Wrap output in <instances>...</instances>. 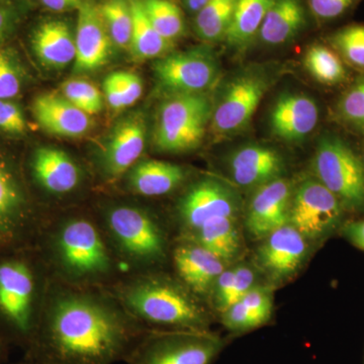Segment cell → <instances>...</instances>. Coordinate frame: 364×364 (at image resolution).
Masks as SVG:
<instances>
[{
    "mask_svg": "<svg viewBox=\"0 0 364 364\" xmlns=\"http://www.w3.org/2000/svg\"><path fill=\"white\" fill-rule=\"evenodd\" d=\"M330 42L349 64L364 69V25L343 26L333 33Z\"/></svg>",
    "mask_w": 364,
    "mask_h": 364,
    "instance_id": "obj_33",
    "label": "cell"
},
{
    "mask_svg": "<svg viewBox=\"0 0 364 364\" xmlns=\"http://www.w3.org/2000/svg\"><path fill=\"white\" fill-rule=\"evenodd\" d=\"M148 20L164 39L173 43L186 31L183 13L171 0H141Z\"/></svg>",
    "mask_w": 364,
    "mask_h": 364,
    "instance_id": "obj_30",
    "label": "cell"
},
{
    "mask_svg": "<svg viewBox=\"0 0 364 364\" xmlns=\"http://www.w3.org/2000/svg\"><path fill=\"white\" fill-rule=\"evenodd\" d=\"M171 259L177 279L198 298H210L215 282L228 267L214 253L191 239H179Z\"/></svg>",
    "mask_w": 364,
    "mask_h": 364,
    "instance_id": "obj_17",
    "label": "cell"
},
{
    "mask_svg": "<svg viewBox=\"0 0 364 364\" xmlns=\"http://www.w3.org/2000/svg\"><path fill=\"white\" fill-rule=\"evenodd\" d=\"M343 234L354 246L364 251V220L345 225Z\"/></svg>",
    "mask_w": 364,
    "mask_h": 364,
    "instance_id": "obj_45",
    "label": "cell"
},
{
    "mask_svg": "<svg viewBox=\"0 0 364 364\" xmlns=\"http://www.w3.org/2000/svg\"><path fill=\"white\" fill-rule=\"evenodd\" d=\"M361 1L363 0H308L311 13L322 23L343 18Z\"/></svg>",
    "mask_w": 364,
    "mask_h": 364,
    "instance_id": "obj_39",
    "label": "cell"
},
{
    "mask_svg": "<svg viewBox=\"0 0 364 364\" xmlns=\"http://www.w3.org/2000/svg\"><path fill=\"white\" fill-rule=\"evenodd\" d=\"M318 122L317 104L301 93L280 95L269 117L273 135L287 142H301L315 130Z\"/></svg>",
    "mask_w": 364,
    "mask_h": 364,
    "instance_id": "obj_21",
    "label": "cell"
},
{
    "mask_svg": "<svg viewBox=\"0 0 364 364\" xmlns=\"http://www.w3.org/2000/svg\"><path fill=\"white\" fill-rule=\"evenodd\" d=\"M184 6L191 14H198L210 0H182Z\"/></svg>",
    "mask_w": 364,
    "mask_h": 364,
    "instance_id": "obj_47",
    "label": "cell"
},
{
    "mask_svg": "<svg viewBox=\"0 0 364 364\" xmlns=\"http://www.w3.org/2000/svg\"><path fill=\"white\" fill-rule=\"evenodd\" d=\"M313 167L316 178L338 198L345 210L364 208V165L343 140L323 136Z\"/></svg>",
    "mask_w": 364,
    "mask_h": 364,
    "instance_id": "obj_9",
    "label": "cell"
},
{
    "mask_svg": "<svg viewBox=\"0 0 364 364\" xmlns=\"http://www.w3.org/2000/svg\"><path fill=\"white\" fill-rule=\"evenodd\" d=\"M97 219L124 275L158 272L171 255L161 223L142 205L112 203Z\"/></svg>",
    "mask_w": 364,
    "mask_h": 364,
    "instance_id": "obj_5",
    "label": "cell"
},
{
    "mask_svg": "<svg viewBox=\"0 0 364 364\" xmlns=\"http://www.w3.org/2000/svg\"><path fill=\"white\" fill-rule=\"evenodd\" d=\"M28 11L26 0H0V46L16 31Z\"/></svg>",
    "mask_w": 364,
    "mask_h": 364,
    "instance_id": "obj_38",
    "label": "cell"
},
{
    "mask_svg": "<svg viewBox=\"0 0 364 364\" xmlns=\"http://www.w3.org/2000/svg\"><path fill=\"white\" fill-rule=\"evenodd\" d=\"M133 30L129 51L136 61L159 59L168 54L173 47L155 30L144 11L141 0H131Z\"/></svg>",
    "mask_w": 364,
    "mask_h": 364,
    "instance_id": "obj_27",
    "label": "cell"
},
{
    "mask_svg": "<svg viewBox=\"0 0 364 364\" xmlns=\"http://www.w3.org/2000/svg\"><path fill=\"white\" fill-rule=\"evenodd\" d=\"M107 289L148 330L210 331V310L177 277L158 272L124 275Z\"/></svg>",
    "mask_w": 364,
    "mask_h": 364,
    "instance_id": "obj_3",
    "label": "cell"
},
{
    "mask_svg": "<svg viewBox=\"0 0 364 364\" xmlns=\"http://www.w3.org/2000/svg\"><path fill=\"white\" fill-rule=\"evenodd\" d=\"M240 301L247 308L259 327L269 322L273 312V294L269 287H254Z\"/></svg>",
    "mask_w": 364,
    "mask_h": 364,
    "instance_id": "obj_37",
    "label": "cell"
},
{
    "mask_svg": "<svg viewBox=\"0 0 364 364\" xmlns=\"http://www.w3.org/2000/svg\"><path fill=\"white\" fill-rule=\"evenodd\" d=\"M306 25V9L301 0H273L258 38L269 46L287 44L298 37Z\"/></svg>",
    "mask_w": 364,
    "mask_h": 364,
    "instance_id": "obj_25",
    "label": "cell"
},
{
    "mask_svg": "<svg viewBox=\"0 0 364 364\" xmlns=\"http://www.w3.org/2000/svg\"><path fill=\"white\" fill-rule=\"evenodd\" d=\"M273 0H238L233 21L225 42L230 47L243 50L256 38Z\"/></svg>",
    "mask_w": 364,
    "mask_h": 364,
    "instance_id": "obj_28",
    "label": "cell"
},
{
    "mask_svg": "<svg viewBox=\"0 0 364 364\" xmlns=\"http://www.w3.org/2000/svg\"><path fill=\"white\" fill-rule=\"evenodd\" d=\"M214 102L208 93L169 95L157 112L153 144L159 152L195 150L212 119Z\"/></svg>",
    "mask_w": 364,
    "mask_h": 364,
    "instance_id": "obj_7",
    "label": "cell"
},
{
    "mask_svg": "<svg viewBox=\"0 0 364 364\" xmlns=\"http://www.w3.org/2000/svg\"><path fill=\"white\" fill-rule=\"evenodd\" d=\"M111 36L112 44L122 50L130 49L133 14L128 0H105L98 6Z\"/></svg>",
    "mask_w": 364,
    "mask_h": 364,
    "instance_id": "obj_32",
    "label": "cell"
},
{
    "mask_svg": "<svg viewBox=\"0 0 364 364\" xmlns=\"http://www.w3.org/2000/svg\"><path fill=\"white\" fill-rule=\"evenodd\" d=\"M116 80L126 107H131L142 97L143 81L140 76L130 71H117L112 73Z\"/></svg>",
    "mask_w": 364,
    "mask_h": 364,
    "instance_id": "obj_42",
    "label": "cell"
},
{
    "mask_svg": "<svg viewBox=\"0 0 364 364\" xmlns=\"http://www.w3.org/2000/svg\"><path fill=\"white\" fill-rule=\"evenodd\" d=\"M23 85V71L16 52L0 49V100H13Z\"/></svg>",
    "mask_w": 364,
    "mask_h": 364,
    "instance_id": "obj_35",
    "label": "cell"
},
{
    "mask_svg": "<svg viewBox=\"0 0 364 364\" xmlns=\"http://www.w3.org/2000/svg\"><path fill=\"white\" fill-rule=\"evenodd\" d=\"M147 331L107 287L72 286L49 275L25 359L35 364H114L126 361Z\"/></svg>",
    "mask_w": 364,
    "mask_h": 364,
    "instance_id": "obj_1",
    "label": "cell"
},
{
    "mask_svg": "<svg viewBox=\"0 0 364 364\" xmlns=\"http://www.w3.org/2000/svg\"><path fill=\"white\" fill-rule=\"evenodd\" d=\"M32 48L36 57L48 68H65L75 60V33L64 21L50 20L33 31Z\"/></svg>",
    "mask_w": 364,
    "mask_h": 364,
    "instance_id": "obj_24",
    "label": "cell"
},
{
    "mask_svg": "<svg viewBox=\"0 0 364 364\" xmlns=\"http://www.w3.org/2000/svg\"><path fill=\"white\" fill-rule=\"evenodd\" d=\"M238 0H210L196 14L195 30L208 44L221 42L226 38L233 21Z\"/></svg>",
    "mask_w": 364,
    "mask_h": 364,
    "instance_id": "obj_29",
    "label": "cell"
},
{
    "mask_svg": "<svg viewBox=\"0 0 364 364\" xmlns=\"http://www.w3.org/2000/svg\"><path fill=\"white\" fill-rule=\"evenodd\" d=\"M293 191L291 182L284 177L255 189L245 215L246 229L253 238L261 240L289 224Z\"/></svg>",
    "mask_w": 364,
    "mask_h": 364,
    "instance_id": "obj_18",
    "label": "cell"
},
{
    "mask_svg": "<svg viewBox=\"0 0 364 364\" xmlns=\"http://www.w3.org/2000/svg\"><path fill=\"white\" fill-rule=\"evenodd\" d=\"M229 171L237 186L258 188L282 178L286 161L279 151L259 144L243 146L229 158Z\"/></svg>",
    "mask_w": 364,
    "mask_h": 364,
    "instance_id": "obj_20",
    "label": "cell"
},
{
    "mask_svg": "<svg viewBox=\"0 0 364 364\" xmlns=\"http://www.w3.org/2000/svg\"><path fill=\"white\" fill-rule=\"evenodd\" d=\"M36 248L50 277L72 286L107 287L123 275L92 215L49 217Z\"/></svg>",
    "mask_w": 364,
    "mask_h": 364,
    "instance_id": "obj_2",
    "label": "cell"
},
{
    "mask_svg": "<svg viewBox=\"0 0 364 364\" xmlns=\"http://www.w3.org/2000/svg\"><path fill=\"white\" fill-rule=\"evenodd\" d=\"M48 219L20 169L0 156V256L36 248Z\"/></svg>",
    "mask_w": 364,
    "mask_h": 364,
    "instance_id": "obj_6",
    "label": "cell"
},
{
    "mask_svg": "<svg viewBox=\"0 0 364 364\" xmlns=\"http://www.w3.org/2000/svg\"><path fill=\"white\" fill-rule=\"evenodd\" d=\"M28 176L42 193L50 198L71 196L82 186V168L64 150L39 147L28 163Z\"/></svg>",
    "mask_w": 364,
    "mask_h": 364,
    "instance_id": "obj_16",
    "label": "cell"
},
{
    "mask_svg": "<svg viewBox=\"0 0 364 364\" xmlns=\"http://www.w3.org/2000/svg\"><path fill=\"white\" fill-rule=\"evenodd\" d=\"M236 220L237 218H218L205 223L191 236L183 239L196 241L227 265L233 264L243 251V239Z\"/></svg>",
    "mask_w": 364,
    "mask_h": 364,
    "instance_id": "obj_26",
    "label": "cell"
},
{
    "mask_svg": "<svg viewBox=\"0 0 364 364\" xmlns=\"http://www.w3.org/2000/svg\"><path fill=\"white\" fill-rule=\"evenodd\" d=\"M0 131L11 135H21L26 131L25 114L11 100H0Z\"/></svg>",
    "mask_w": 364,
    "mask_h": 364,
    "instance_id": "obj_41",
    "label": "cell"
},
{
    "mask_svg": "<svg viewBox=\"0 0 364 364\" xmlns=\"http://www.w3.org/2000/svg\"><path fill=\"white\" fill-rule=\"evenodd\" d=\"M158 85L169 95L208 93L220 77V64L208 47L170 52L153 65Z\"/></svg>",
    "mask_w": 364,
    "mask_h": 364,
    "instance_id": "obj_10",
    "label": "cell"
},
{
    "mask_svg": "<svg viewBox=\"0 0 364 364\" xmlns=\"http://www.w3.org/2000/svg\"><path fill=\"white\" fill-rule=\"evenodd\" d=\"M49 273L37 248L0 256V335L28 348L39 322Z\"/></svg>",
    "mask_w": 364,
    "mask_h": 364,
    "instance_id": "obj_4",
    "label": "cell"
},
{
    "mask_svg": "<svg viewBox=\"0 0 364 364\" xmlns=\"http://www.w3.org/2000/svg\"><path fill=\"white\" fill-rule=\"evenodd\" d=\"M267 74L258 69L241 72L225 86L214 102L210 128L218 136L233 135L250 123L269 88Z\"/></svg>",
    "mask_w": 364,
    "mask_h": 364,
    "instance_id": "obj_11",
    "label": "cell"
},
{
    "mask_svg": "<svg viewBox=\"0 0 364 364\" xmlns=\"http://www.w3.org/2000/svg\"><path fill=\"white\" fill-rule=\"evenodd\" d=\"M337 109L345 123L364 129V77L358 79L342 95Z\"/></svg>",
    "mask_w": 364,
    "mask_h": 364,
    "instance_id": "obj_36",
    "label": "cell"
},
{
    "mask_svg": "<svg viewBox=\"0 0 364 364\" xmlns=\"http://www.w3.org/2000/svg\"><path fill=\"white\" fill-rule=\"evenodd\" d=\"M112 45L98 6L87 0L78 9L74 70L91 72L105 66L111 57Z\"/></svg>",
    "mask_w": 364,
    "mask_h": 364,
    "instance_id": "obj_19",
    "label": "cell"
},
{
    "mask_svg": "<svg viewBox=\"0 0 364 364\" xmlns=\"http://www.w3.org/2000/svg\"><path fill=\"white\" fill-rule=\"evenodd\" d=\"M6 343L7 342L6 340H4V337L0 335V363H1L4 355H6Z\"/></svg>",
    "mask_w": 364,
    "mask_h": 364,
    "instance_id": "obj_48",
    "label": "cell"
},
{
    "mask_svg": "<svg viewBox=\"0 0 364 364\" xmlns=\"http://www.w3.org/2000/svg\"><path fill=\"white\" fill-rule=\"evenodd\" d=\"M61 95L90 116L98 114L104 107V95L100 90L92 83L81 79H74L63 83Z\"/></svg>",
    "mask_w": 364,
    "mask_h": 364,
    "instance_id": "obj_34",
    "label": "cell"
},
{
    "mask_svg": "<svg viewBox=\"0 0 364 364\" xmlns=\"http://www.w3.org/2000/svg\"><path fill=\"white\" fill-rule=\"evenodd\" d=\"M220 318L224 327L234 335L244 334L259 328L255 318L240 301L230 306Z\"/></svg>",
    "mask_w": 364,
    "mask_h": 364,
    "instance_id": "obj_40",
    "label": "cell"
},
{
    "mask_svg": "<svg viewBox=\"0 0 364 364\" xmlns=\"http://www.w3.org/2000/svg\"><path fill=\"white\" fill-rule=\"evenodd\" d=\"M188 170L161 160H140L124 176L126 189L134 196L158 198L168 195L181 186Z\"/></svg>",
    "mask_w": 364,
    "mask_h": 364,
    "instance_id": "obj_23",
    "label": "cell"
},
{
    "mask_svg": "<svg viewBox=\"0 0 364 364\" xmlns=\"http://www.w3.org/2000/svg\"><path fill=\"white\" fill-rule=\"evenodd\" d=\"M344 207L317 178H308L294 188L289 224L309 242L331 235L343 217Z\"/></svg>",
    "mask_w": 364,
    "mask_h": 364,
    "instance_id": "obj_12",
    "label": "cell"
},
{
    "mask_svg": "<svg viewBox=\"0 0 364 364\" xmlns=\"http://www.w3.org/2000/svg\"><path fill=\"white\" fill-rule=\"evenodd\" d=\"M104 92L105 100H107V104H109L112 109H116V111H122V109H126L121 91H119V86H117L116 80L112 77V74H109L105 79Z\"/></svg>",
    "mask_w": 364,
    "mask_h": 364,
    "instance_id": "obj_44",
    "label": "cell"
},
{
    "mask_svg": "<svg viewBox=\"0 0 364 364\" xmlns=\"http://www.w3.org/2000/svg\"><path fill=\"white\" fill-rule=\"evenodd\" d=\"M304 64L309 73L323 85H339L346 78L343 62L337 53L324 45L316 44L309 48Z\"/></svg>",
    "mask_w": 364,
    "mask_h": 364,
    "instance_id": "obj_31",
    "label": "cell"
},
{
    "mask_svg": "<svg viewBox=\"0 0 364 364\" xmlns=\"http://www.w3.org/2000/svg\"><path fill=\"white\" fill-rule=\"evenodd\" d=\"M42 6L55 13L73 11L80 9V6L87 0H40Z\"/></svg>",
    "mask_w": 364,
    "mask_h": 364,
    "instance_id": "obj_46",
    "label": "cell"
},
{
    "mask_svg": "<svg viewBox=\"0 0 364 364\" xmlns=\"http://www.w3.org/2000/svg\"><path fill=\"white\" fill-rule=\"evenodd\" d=\"M147 132V123L141 112H133L117 122L100 155V171L105 179L117 181L140 161Z\"/></svg>",
    "mask_w": 364,
    "mask_h": 364,
    "instance_id": "obj_14",
    "label": "cell"
},
{
    "mask_svg": "<svg viewBox=\"0 0 364 364\" xmlns=\"http://www.w3.org/2000/svg\"><path fill=\"white\" fill-rule=\"evenodd\" d=\"M261 241L256 251V263L274 284L296 275L310 251L309 241L289 224L274 230Z\"/></svg>",
    "mask_w": 364,
    "mask_h": 364,
    "instance_id": "obj_15",
    "label": "cell"
},
{
    "mask_svg": "<svg viewBox=\"0 0 364 364\" xmlns=\"http://www.w3.org/2000/svg\"><path fill=\"white\" fill-rule=\"evenodd\" d=\"M241 198L226 182L205 177L191 184L176 205L181 238H188L203 224L218 218H238Z\"/></svg>",
    "mask_w": 364,
    "mask_h": 364,
    "instance_id": "obj_13",
    "label": "cell"
},
{
    "mask_svg": "<svg viewBox=\"0 0 364 364\" xmlns=\"http://www.w3.org/2000/svg\"><path fill=\"white\" fill-rule=\"evenodd\" d=\"M233 304H235L256 287V272L251 265L243 262L233 264Z\"/></svg>",
    "mask_w": 364,
    "mask_h": 364,
    "instance_id": "obj_43",
    "label": "cell"
},
{
    "mask_svg": "<svg viewBox=\"0 0 364 364\" xmlns=\"http://www.w3.org/2000/svg\"><path fill=\"white\" fill-rule=\"evenodd\" d=\"M210 331L148 330L127 358L128 364H213L227 346Z\"/></svg>",
    "mask_w": 364,
    "mask_h": 364,
    "instance_id": "obj_8",
    "label": "cell"
},
{
    "mask_svg": "<svg viewBox=\"0 0 364 364\" xmlns=\"http://www.w3.org/2000/svg\"><path fill=\"white\" fill-rule=\"evenodd\" d=\"M16 364H35V363H33L32 361L26 360V359H25V360H23V363H16Z\"/></svg>",
    "mask_w": 364,
    "mask_h": 364,
    "instance_id": "obj_49",
    "label": "cell"
},
{
    "mask_svg": "<svg viewBox=\"0 0 364 364\" xmlns=\"http://www.w3.org/2000/svg\"><path fill=\"white\" fill-rule=\"evenodd\" d=\"M32 112L41 128L53 135L77 138L91 128L90 114L72 105L61 93L38 95L33 100Z\"/></svg>",
    "mask_w": 364,
    "mask_h": 364,
    "instance_id": "obj_22",
    "label": "cell"
}]
</instances>
